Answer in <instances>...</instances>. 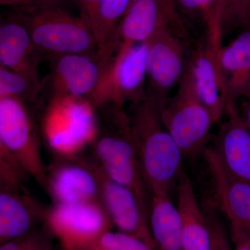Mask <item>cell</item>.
Returning a JSON list of instances; mask_svg holds the SVG:
<instances>
[{"label":"cell","instance_id":"15","mask_svg":"<svg viewBox=\"0 0 250 250\" xmlns=\"http://www.w3.org/2000/svg\"><path fill=\"white\" fill-rule=\"evenodd\" d=\"M219 205L230 224L250 226V182L225 167L213 147L204 150Z\"/></svg>","mask_w":250,"mask_h":250},{"label":"cell","instance_id":"10","mask_svg":"<svg viewBox=\"0 0 250 250\" xmlns=\"http://www.w3.org/2000/svg\"><path fill=\"white\" fill-rule=\"evenodd\" d=\"M166 29L178 31L192 41L174 0H137L117 29V47L148 42Z\"/></svg>","mask_w":250,"mask_h":250},{"label":"cell","instance_id":"32","mask_svg":"<svg viewBox=\"0 0 250 250\" xmlns=\"http://www.w3.org/2000/svg\"><path fill=\"white\" fill-rule=\"evenodd\" d=\"M60 0H29V6L32 10L59 7Z\"/></svg>","mask_w":250,"mask_h":250},{"label":"cell","instance_id":"35","mask_svg":"<svg viewBox=\"0 0 250 250\" xmlns=\"http://www.w3.org/2000/svg\"><path fill=\"white\" fill-rule=\"evenodd\" d=\"M29 0H0V4L12 7L25 6L29 5Z\"/></svg>","mask_w":250,"mask_h":250},{"label":"cell","instance_id":"29","mask_svg":"<svg viewBox=\"0 0 250 250\" xmlns=\"http://www.w3.org/2000/svg\"><path fill=\"white\" fill-rule=\"evenodd\" d=\"M233 250H250V226L231 224Z\"/></svg>","mask_w":250,"mask_h":250},{"label":"cell","instance_id":"5","mask_svg":"<svg viewBox=\"0 0 250 250\" xmlns=\"http://www.w3.org/2000/svg\"><path fill=\"white\" fill-rule=\"evenodd\" d=\"M161 118L184 157L204 152L215 123L199 97L190 67L164 105Z\"/></svg>","mask_w":250,"mask_h":250},{"label":"cell","instance_id":"28","mask_svg":"<svg viewBox=\"0 0 250 250\" xmlns=\"http://www.w3.org/2000/svg\"><path fill=\"white\" fill-rule=\"evenodd\" d=\"M205 213L209 228L211 250H233L216 210L208 207L205 208Z\"/></svg>","mask_w":250,"mask_h":250},{"label":"cell","instance_id":"19","mask_svg":"<svg viewBox=\"0 0 250 250\" xmlns=\"http://www.w3.org/2000/svg\"><path fill=\"white\" fill-rule=\"evenodd\" d=\"M177 184L184 250H211L209 228L190 177L182 172Z\"/></svg>","mask_w":250,"mask_h":250},{"label":"cell","instance_id":"30","mask_svg":"<svg viewBox=\"0 0 250 250\" xmlns=\"http://www.w3.org/2000/svg\"><path fill=\"white\" fill-rule=\"evenodd\" d=\"M80 11V17L91 29L101 0H75Z\"/></svg>","mask_w":250,"mask_h":250},{"label":"cell","instance_id":"22","mask_svg":"<svg viewBox=\"0 0 250 250\" xmlns=\"http://www.w3.org/2000/svg\"><path fill=\"white\" fill-rule=\"evenodd\" d=\"M131 0H101L91 29L97 45V56L102 67L117 49L116 34Z\"/></svg>","mask_w":250,"mask_h":250},{"label":"cell","instance_id":"24","mask_svg":"<svg viewBox=\"0 0 250 250\" xmlns=\"http://www.w3.org/2000/svg\"><path fill=\"white\" fill-rule=\"evenodd\" d=\"M29 176L20 161L0 146V189L24 188Z\"/></svg>","mask_w":250,"mask_h":250},{"label":"cell","instance_id":"20","mask_svg":"<svg viewBox=\"0 0 250 250\" xmlns=\"http://www.w3.org/2000/svg\"><path fill=\"white\" fill-rule=\"evenodd\" d=\"M41 56L24 21L9 20L1 22L0 65L14 71H39Z\"/></svg>","mask_w":250,"mask_h":250},{"label":"cell","instance_id":"33","mask_svg":"<svg viewBox=\"0 0 250 250\" xmlns=\"http://www.w3.org/2000/svg\"><path fill=\"white\" fill-rule=\"evenodd\" d=\"M231 0H217L216 16L219 26L221 27V18Z\"/></svg>","mask_w":250,"mask_h":250},{"label":"cell","instance_id":"36","mask_svg":"<svg viewBox=\"0 0 250 250\" xmlns=\"http://www.w3.org/2000/svg\"><path fill=\"white\" fill-rule=\"evenodd\" d=\"M137 1V0H131V4H130V6H131V5H132L133 4H134L135 2H136V1ZM130 6H129V8H130ZM129 10V9H128Z\"/></svg>","mask_w":250,"mask_h":250},{"label":"cell","instance_id":"6","mask_svg":"<svg viewBox=\"0 0 250 250\" xmlns=\"http://www.w3.org/2000/svg\"><path fill=\"white\" fill-rule=\"evenodd\" d=\"M24 21L41 55L97 54L96 41L88 24L60 6L32 10Z\"/></svg>","mask_w":250,"mask_h":250},{"label":"cell","instance_id":"3","mask_svg":"<svg viewBox=\"0 0 250 250\" xmlns=\"http://www.w3.org/2000/svg\"><path fill=\"white\" fill-rule=\"evenodd\" d=\"M147 53L148 42L118 46L86 100L94 109L106 104L124 108L147 98Z\"/></svg>","mask_w":250,"mask_h":250},{"label":"cell","instance_id":"8","mask_svg":"<svg viewBox=\"0 0 250 250\" xmlns=\"http://www.w3.org/2000/svg\"><path fill=\"white\" fill-rule=\"evenodd\" d=\"M190 42L171 29L161 30L148 41L147 95L167 103L171 90L178 86L190 65Z\"/></svg>","mask_w":250,"mask_h":250},{"label":"cell","instance_id":"12","mask_svg":"<svg viewBox=\"0 0 250 250\" xmlns=\"http://www.w3.org/2000/svg\"><path fill=\"white\" fill-rule=\"evenodd\" d=\"M91 163L100 183V202L113 228L141 238L156 250L149 229V211L139 197L129 188L106 177L93 161Z\"/></svg>","mask_w":250,"mask_h":250},{"label":"cell","instance_id":"23","mask_svg":"<svg viewBox=\"0 0 250 250\" xmlns=\"http://www.w3.org/2000/svg\"><path fill=\"white\" fill-rule=\"evenodd\" d=\"M44 87L45 81L41 80L39 71H14L0 65V98L35 103Z\"/></svg>","mask_w":250,"mask_h":250},{"label":"cell","instance_id":"11","mask_svg":"<svg viewBox=\"0 0 250 250\" xmlns=\"http://www.w3.org/2000/svg\"><path fill=\"white\" fill-rule=\"evenodd\" d=\"M42 187L56 205L100 202V183L91 161L82 156L57 157L47 166Z\"/></svg>","mask_w":250,"mask_h":250},{"label":"cell","instance_id":"18","mask_svg":"<svg viewBox=\"0 0 250 250\" xmlns=\"http://www.w3.org/2000/svg\"><path fill=\"white\" fill-rule=\"evenodd\" d=\"M218 57L228 104L239 98H250V29L242 31L228 45H222Z\"/></svg>","mask_w":250,"mask_h":250},{"label":"cell","instance_id":"13","mask_svg":"<svg viewBox=\"0 0 250 250\" xmlns=\"http://www.w3.org/2000/svg\"><path fill=\"white\" fill-rule=\"evenodd\" d=\"M50 72L45 81L54 99H85L96 88L102 66L97 54L50 56Z\"/></svg>","mask_w":250,"mask_h":250},{"label":"cell","instance_id":"2","mask_svg":"<svg viewBox=\"0 0 250 250\" xmlns=\"http://www.w3.org/2000/svg\"><path fill=\"white\" fill-rule=\"evenodd\" d=\"M98 131L90 146L94 162L113 182L129 188L149 210V190L140 167L129 114L107 104L97 108Z\"/></svg>","mask_w":250,"mask_h":250},{"label":"cell","instance_id":"31","mask_svg":"<svg viewBox=\"0 0 250 250\" xmlns=\"http://www.w3.org/2000/svg\"><path fill=\"white\" fill-rule=\"evenodd\" d=\"M216 1L217 0H205L207 34H215L220 31V27L217 21Z\"/></svg>","mask_w":250,"mask_h":250},{"label":"cell","instance_id":"25","mask_svg":"<svg viewBox=\"0 0 250 250\" xmlns=\"http://www.w3.org/2000/svg\"><path fill=\"white\" fill-rule=\"evenodd\" d=\"M90 250H156L141 238L122 232L108 230L100 237Z\"/></svg>","mask_w":250,"mask_h":250},{"label":"cell","instance_id":"7","mask_svg":"<svg viewBox=\"0 0 250 250\" xmlns=\"http://www.w3.org/2000/svg\"><path fill=\"white\" fill-rule=\"evenodd\" d=\"M43 225L62 250H90L113 229L100 202L53 204L47 208Z\"/></svg>","mask_w":250,"mask_h":250},{"label":"cell","instance_id":"27","mask_svg":"<svg viewBox=\"0 0 250 250\" xmlns=\"http://www.w3.org/2000/svg\"><path fill=\"white\" fill-rule=\"evenodd\" d=\"M236 29H250V0H231L222 16L223 36Z\"/></svg>","mask_w":250,"mask_h":250},{"label":"cell","instance_id":"9","mask_svg":"<svg viewBox=\"0 0 250 250\" xmlns=\"http://www.w3.org/2000/svg\"><path fill=\"white\" fill-rule=\"evenodd\" d=\"M0 146L13 154L41 186L47 166L42 159L40 139L26 104L15 98H0Z\"/></svg>","mask_w":250,"mask_h":250},{"label":"cell","instance_id":"1","mask_svg":"<svg viewBox=\"0 0 250 250\" xmlns=\"http://www.w3.org/2000/svg\"><path fill=\"white\" fill-rule=\"evenodd\" d=\"M165 104L147 95L143 101L131 104L128 113L140 167L149 194H170L183 172V154L161 118Z\"/></svg>","mask_w":250,"mask_h":250},{"label":"cell","instance_id":"37","mask_svg":"<svg viewBox=\"0 0 250 250\" xmlns=\"http://www.w3.org/2000/svg\"><path fill=\"white\" fill-rule=\"evenodd\" d=\"M53 250L52 249V250Z\"/></svg>","mask_w":250,"mask_h":250},{"label":"cell","instance_id":"21","mask_svg":"<svg viewBox=\"0 0 250 250\" xmlns=\"http://www.w3.org/2000/svg\"><path fill=\"white\" fill-rule=\"evenodd\" d=\"M149 225L156 250H184L182 222L170 194H149Z\"/></svg>","mask_w":250,"mask_h":250},{"label":"cell","instance_id":"34","mask_svg":"<svg viewBox=\"0 0 250 250\" xmlns=\"http://www.w3.org/2000/svg\"><path fill=\"white\" fill-rule=\"evenodd\" d=\"M246 103L243 104V113H241L242 118L247 127L250 131V98H246Z\"/></svg>","mask_w":250,"mask_h":250},{"label":"cell","instance_id":"17","mask_svg":"<svg viewBox=\"0 0 250 250\" xmlns=\"http://www.w3.org/2000/svg\"><path fill=\"white\" fill-rule=\"evenodd\" d=\"M25 188L0 189V243L22 236L44 223L46 210Z\"/></svg>","mask_w":250,"mask_h":250},{"label":"cell","instance_id":"26","mask_svg":"<svg viewBox=\"0 0 250 250\" xmlns=\"http://www.w3.org/2000/svg\"><path fill=\"white\" fill-rule=\"evenodd\" d=\"M53 237L42 225L22 236L1 243L0 250H50Z\"/></svg>","mask_w":250,"mask_h":250},{"label":"cell","instance_id":"4","mask_svg":"<svg viewBox=\"0 0 250 250\" xmlns=\"http://www.w3.org/2000/svg\"><path fill=\"white\" fill-rule=\"evenodd\" d=\"M42 126L46 142L57 157L76 158L95 139L98 117L85 99H54Z\"/></svg>","mask_w":250,"mask_h":250},{"label":"cell","instance_id":"16","mask_svg":"<svg viewBox=\"0 0 250 250\" xmlns=\"http://www.w3.org/2000/svg\"><path fill=\"white\" fill-rule=\"evenodd\" d=\"M214 147L225 167L238 178L250 182V131L236 103L229 104Z\"/></svg>","mask_w":250,"mask_h":250},{"label":"cell","instance_id":"14","mask_svg":"<svg viewBox=\"0 0 250 250\" xmlns=\"http://www.w3.org/2000/svg\"><path fill=\"white\" fill-rule=\"evenodd\" d=\"M222 45L220 39L206 36L205 41L192 48L189 66L199 97L215 123L225 115L228 104L218 62V49Z\"/></svg>","mask_w":250,"mask_h":250}]
</instances>
